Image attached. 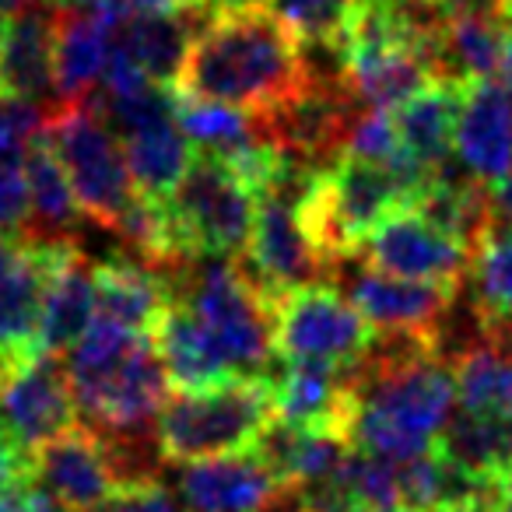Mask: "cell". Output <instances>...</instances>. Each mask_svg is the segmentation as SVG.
Returning <instances> with one entry per match:
<instances>
[{
	"label": "cell",
	"instance_id": "cell-1",
	"mask_svg": "<svg viewBox=\"0 0 512 512\" xmlns=\"http://www.w3.org/2000/svg\"><path fill=\"white\" fill-rule=\"evenodd\" d=\"M456 400L453 365L435 334L376 330L351 372L348 442L393 463L432 453Z\"/></svg>",
	"mask_w": 512,
	"mask_h": 512
},
{
	"label": "cell",
	"instance_id": "cell-2",
	"mask_svg": "<svg viewBox=\"0 0 512 512\" xmlns=\"http://www.w3.org/2000/svg\"><path fill=\"white\" fill-rule=\"evenodd\" d=\"M172 88L267 116L306 88L302 46L267 8L211 11Z\"/></svg>",
	"mask_w": 512,
	"mask_h": 512
},
{
	"label": "cell",
	"instance_id": "cell-3",
	"mask_svg": "<svg viewBox=\"0 0 512 512\" xmlns=\"http://www.w3.org/2000/svg\"><path fill=\"white\" fill-rule=\"evenodd\" d=\"M155 442L165 463L249 453L278 418L274 390L264 376L228 379L211 390L172 393L155 414Z\"/></svg>",
	"mask_w": 512,
	"mask_h": 512
},
{
	"label": "cell",
	"instance_id": "cell-4",
	"mask_svg": "<svg viewBox=\"0 0 512 512\" xmlns=\"http://www.w3.org/2000/svg\"><path fill=\"white\" fill-rule=\"evenodd\" d=\"M256 218V193L221 162L197 151L176 190L162 200L165 264L190 256L239 260L249 246Z\"/></svg>",
	"mask_w": 512,
	"mask_h": 512
},
{
	"label": "cell",
	"instance_id": "cell-5",
	"mask_svg": "<svg viewBox=\"0 0 512 512\" xmlns=\"http://www.w3.org/2000/svg\"><path fill=\"white\" fill-rule=\"evenodd\" d=\"M43 134L50 137L60 165L67 169L81 214L109 232H120L123 218L141 193L130 179L123 148L106 120L88 102H64L46 116Z\"/></svg>",
	"mask_w": 512,
	"mask_h": 512
},
{
	"label": "cell",
	"instance_id": "cell-6",
	"mask_svg": "<svg viewBox=\"0 0 512 512\" xmlns=\"http://www.w3.org/2000/svg\"><path fill=\"white\" fill-rule=\"evenodd\" d=\"M376 330L337 285H306L274 302V348L281 358L358 365Z\"/></svg>",
	"mask_w": 512,
	"mask_h": 512
},
{
	"label": "cell",
	"instance_id": "cell-7",
	"mask_svg": "<svg viewBox=\"0 0 512 512\" xmlns=\"http://www.w3.org/2000/svg\"><path fill=\"white\" fill-rule=\"evenodd\" d=\"M67 246L29 232L0 235V379L39 355L46 288Z\"/></svg>",
	"mask_w": 512,
	"mask_h": 512
},
{
	"label": "cell",
	"instance_id": "cell-8",
	"mask_svg": "<svg viewBox=\"0 0 512 512\" xmlns=\"http://www.w3.org/2000/svg\"><path fill=\"white\" fill-rule=\"evenodd\" d=\"M330 285H337L351 299V306L369 320L372 330H404V334H435L439 323L456 306V285L439 281L397 278L369 267L358 253L344 256L330 271Z\"/></svg>",
	"mask_w": 512,
	"mask_h": 512
},
{
	"label": "cell",
	"instance_id": "cell-9",
	"mask_svg": "<svg viewBox=\"0 0 512 512\" xmlns=\"http://www.w3.org/2000/svg\"><path fill=\"white\" fill-rule=\"evenodd\" d=\"M71 425H78V404L60 355L39 351L0 379V432L11 442L36 453Z\"/></svg>",
	"mask_w": 512,
	"mask_h": 512
},
{
	"label": "cell",
	"instance_id": "cell-10",
	"mask_svg": "<svg viewBox=\"0 0 512 512\" xmlns=\"http://www.w3.org/2000/svg\"><path fill=\"white\" fill-rule=\"evenodd\" d=\"M355 253L376 271L414 281H439V285L456 288H463L470 256L460 242H453L411 207H400L386 221H379Z\"/></svg>",
	"mask_w": 512,
	"mask_h": 512
},
{
	"label": "cell",
	"instance_id": "cell-11",
	"mask_svg": "<svg viewBox=\"0 0 512 512\" xmlns=\"http://www.w3.org/2000/svg\"><path fill=\"white\" fill-rule=\"evenodd\" d=\"M36 460V481L64 512H92L123 488V474L95 428L71 425L57 439L43 442L32 453Z\"/></svg>",
	"mask_w": 512,
	"mask_h": 512
},
{
	"label": "cell",
	"instance_id": "cell-12",
	"mask_svg": "<svg viewBox=\"0 0 512 512\" xmlns=\"http://www.w3.org/2000/svg\"><path fill=\"white\" fill-rule=\"evenodd\" d=\"M53 43H57V4L32 0L8 15L0 39V99L29 102L46 113L60 109L53 81Z\"/></svg>",
	"mask_w": 512,
	"mask_h": 512
},
{
	"label": "cell",
	"instance_id": "cell-13",
	"mask_svg": "<svg viewBox=\"0 0 512 512\" xmlns=\"http://www.w3.org/2000/svg\"><path fill=\"white\" fill-rule=\"evenodd\" d=\"M285 491L253 449L193 460L176 470V498L186 512H267Z\"/></svg>",
	"mask_w": 512,
	"mask_h": 512
},
{
	"label": "cell",
	"instance_id": "cell-14",
	"mask_svg": "<svg viewBox=\"0 0 512 512\" xmlns=\"http://www.w3.org/2000/svg\"><path fill=\"white\" fill-rule=\"evenodd\" d=\"M453 155L488 190L512 176V95L502 81L477 78L463 85Z\"/></svg>",
	"mask_w": 512,
	"mask_h": 512
},
{
	"label": "cell",
	"instance_id": "cell-15",
	"mask_svg": "<svg viewBox=\"0 0 512 512\" xmlns=\"http://www.w3.org/2000/svg\"><path fill=\"white\" fill-rule=\"evenodd\" d=\"M351 372H355V365L306 362V358L278 355L264 379L274 390V411H278V418L348 435Z\"/></svg>",
	"mask_w": 512,
	"mask_h": 512
},
{
	"label": "cell",
	"instance_id": "cell-16",
	"mask_svg": "<svg viewBox=\"0 0 512 512\" xmlns=\"http://www.w3.org/2000/svg\"><path fill=\"white\" fill-rule=\"evenodd\" d=\"M57 4V0H53ZM120 25L57 4V43H53V81L60 102H85L106 74L113 36Z\"/></svg>",
	"mask_w": 512,
	"mask_h": 512
},
{
	"label": "cell",
	"instance_id": "cell-17",
	"mask_svg": "<svg viewBox=\"0 0 512 512\" xmlns=\"http://www.w3.org/2000/svg\"><path fill=\"white\" fill-rule=\"evenodd\" d=\"M348 449H351V442H348V435H341V432L274 418L271 425L264 428V435L256 439L253 453L260 456V463H264L288 491H292V488H302V484L330 477L341 467Z\"/></svg>",
	"mask_w": 512,
	"mask_h": 512
},
{
	"label": "cell",
	"instance_id": "cell-18",
	"mask_svg": "<svg viewBox=\"0 0 512 512\" xmlns=\"http://www.w3.org/2000/svg\"><path fill=\"white\" fill-rule=\"evenodd\" d=\"M449 365L463 411L512 418V323L484 327Z\"/></svg>",
	"mask_w": 512,
	"mask_h": 512
},
{
	"label": "cell",
	"instance_id": "cell-19",
	"mask_svg": "<svg viewBox=\"0 0 512 512\" xmlns=\"http://www.w3.org/2000/svg\"><path fill=\"white\" fill-rule=\"evenodd\" d=\"M95 320V264L78 249H64L53 281L46 288L43 320H39V351L67 355Z\"/></svg>",
	"mask_w": 512,
	"mask_h": 512
},
{
	"label": "cell",
	"instance_id": "cell-20",
	"mask_svg": "<svg viewBox=\"0 0 512 512\" xmlns=\"http://www.w3.org/2000/svg\"><path fill=\"white\" fill-rule=\"evenodd\" d=\"M211 11L214 8L207 4L183 15H127L116 29L113 46L127 53L155 85H176L186 50Z\"/></svg>",
	"mask_w": 512,
	"mask_h": 512
},
{
	"label": "cell",
	"instance_id": "cell-21",
	"mask_svg": "<svg viewBox=\"0 0 512 512\" xmlns=\"http://www.w3.org/2000/svg\"><path fill=\"white\" fill-rule=\"evenodd\" d=\"M165 306L169 288L151 264H137L127 256L95 264V316H106L137 334H151Z\"/></svg>",
	"mask_w": 512,
	"mask_h": 512
},
{
	"label": "cell",
	"instance_id": "cell-22",
	"mask_svg": "<svg viewBox=\"0 0 512 512\" xmlns=\"http://www.w3.org/2000/svg\"><path fill=\"white\" fill-rule=\"evenodd\" d=\"M439 81L432 67L407 46L344 53V85L362 109H393L418 95L425 85Z\"/></svg>",
	"mask_w": 512,
	"mask_h": 512
},
{
	"label": "cell",
	"instance_id": "cell-23",
	"mask_svg": "<svg viewBox=\"0 0 512 512\" xmlns=\"http://www.w3.org/2000/svg\"><path fill=\"white\" fill-rule=\"evenodd\" d=\"M463 85L460 81H432L418 95L400 102L393 109L400 148L421 162L428 172L439 169L446 158H453V127L460 113Z\"/></svg>",
	"mask_w": 512,
	"mask_h": 512
},
{
	"label": "cell",
	"instance_id": "cell-24",
	"mask_svg": "<svg viewBox=\"0 0 512 512\" xmlns=\"http://www.w3.org/2000/svg\"><path fill=\"white\" fill-rule=\"evenodd\" d=\"M25 183H29V235L74 242L81 207L71 179H67V169L60 165L57 151L43 130L25 144Z\"/></svg>",
	"mask_w": 512,
	"mask_h": 512
},
{
	"label": "cell",
	"instance_id": "cell-25",
	"mask_svg": "<svg viewBox=\"0 0 512 512\" xmlns=\"http://www.w3.org/2000/svg\"><path fill=\"white\" fill-rule=\"evenodd\" d=\"M463 295L481 327H498L512 320V225L491 218L467 256Z\"/></svg>",
	"mask_w": 512,
	"mask_h": 512
},
{
	"label": "cell",
	"instance_id": "cell-26",
	"mask_svg": "<svg viewBox=\"0 0 512 512\" xmlns=\"http://www.w3.org/2000/svg\"><path fill=\"white\" fill-rule=\"evenodd\" d=\"M435 453L481 477H498L512 463V418L453 411L435 439Z\"/></svg>",
	"mask_w": 512,
	"mask_h": 512
},
{
	"label": "cell",
	"instance_id": "cell-27",
	"mask_svg": "<svg viewBox=\"0 0 512 512\" xmlns=\"http://www.w3.org/2000/svg\"><path fill=\"white\" fill-rule=\"evenodd\" d=\"M176 123L190 137L193 148L218 158H228L267 137L260 116L246 113L239 106H225V102L197 99V95L183 92H176Z\"/></svg>",
	"mask_w": 512,
	"mask_h": 512
},
{
	"label": "cell",
	"instance_id": "cell-28",
	"mask_svg": "<svg viewBox=\"0 0 512 512\" xmlns=\"http://www.w3.org/2000/svg\"><path fill=\"white\" fill-rule=\"evenodd\" d=\"M267 11L299 46H341L355 0H267Z\"/></svg>",
	"mask_w": 512,
	"mask_h": 512
},
{
	"label": "cell",
	"instance_id": "cell-29",
	"mask_svg": "<svg viewBox=\"0 0 512 512\" xmlns=\"http://www.w3.org/2000/svg\"><path fill=\"white\" fill-rule=\"evenodd\" d=\"M334 474H337V481H341L358 502L369 505L372 512H400V495H397L400 463L386 460V456H379V453H369V449L351 446Z\"/></svg>",
	"mask_w": 512,
	"mask_h": 512
},
{
	"label": "cell",
	"instance_id": "cell-30",
	"mask_svg": "<svg viewBox=\"0 0 512 512\" xmlns=\"http://www.w3.org/2000/svg\"><path fill=\"white\" fill-rule=\"evenodd\" d=\"M400 137L393 127V113L386 109H362V113L351 120L348 141H344V155L365 158V162L376 165H393L400 158Z\"/></svg>",
	"mask_w": 512,
	"mask_h": 512
},
{
	"label": "cell",
	"instance_id": "cell-31",
	"mask_svg": "<svg viewBox=\"0 0 512 512\" xmlns=\"http://www.w3.org/2000/svg\"><path fill=\"white\" fill-rule=\"evenodd\" d=\"M29 232V183L25 155L0 158V235Z\"/></svg>",
	"mask_w": 512,
	"mask_h": 512
},
{
	"label": "cell",
	"instance_id": "cell-32",
	"mask_svg": "<svg viewBox=\"0 0 512 512\" xmlns=\"http://www.w3.org/2000/svg\"><path fill=\"white\" fill-rule=\"evenodd\" d=\"M92 512H186V509L176 502L172 491H165L162 484L151 477V481H134V484L116 488L113 495Z\"/></svg>",
	"mask_w": 512,
	"mask_h": 512
},
{
	"label": "cell",
	"instance_id": "cell-33",
	"mask_svg": "<svg viewBox=\"0 0 512 512\" xmlns=\"http://www.w3.org/2000/svg\"><path fill=\"white\" fill-rule=\"evenodd\" d=\"M295 495V509L299 512H372L365 502H358L341 481L337 474L323 477V481L302 484V488H292Z\"/></svg>",
	"mask_w": 512,
	"mask_h": 512
},
{
	"label": "cell",
	"instance_id": "cell-34",
	"mask_svg": "<svg viewBox=\"0 0 512 512\" xmlns=\"http://www.w3.org/2000/svg\"><path fill=\"white\" fill-rule=\"evenodd\" d=\"M127 15H183L207 8V0H120Z\"/></svg>",
	"mask_w": 512,
	"mask_h": 512
},
{
	"label": "cell",
	"instance_id": "cell-35",
	"mask_svg": "<svg viewBox=\"0 0 512 512\" xmlns=\"http://www.w3.org/2000/svg\"><path fill=\"white\" fill-rule=\"evenodd\" d=\"M491 211H495V218L512 225V176L502 179L498 186H491Z\"/></svg>",
	"mask_w": 512,
	"mask_h": 512
},
{
	"label": "cell",
	"instance_id": "cell-36",
	"mask_svg": "<svg viewBox=\"0 0 512 512\" xmlns=\"http://www.w3.org/2000/svg\"><path fill=\"white\" fill-rule=\"evenodd\" d=\"M498 74H502V88L512 95V8H509V18H505V50H502V67H498Z\"/></svg>",
	"mask_w": 512,
	"mask_h": 512
},
{
	"label": "cell",
	"instance_id": "cell-37",
	"mask_svg": "<svg viewBox=\"0 0 512 512\" xmlns=\"http://www.w3.org/2000/svg\"><path fill=\"white\" fill-rule=\"evenodd\" d=\"M498 512H512V463L498 474Z\"/></svg>",
	"mask_w": 512,
	"mask_h": 512
},
{
	"label": "cell",
	"instance_id": "cell-38",
	"mask_svg": "<svg viewBox=\"0 0 512 512\" xmlns=\"http://www.w3.org/2000/svg\"><path fill=\"white\" fill-rule=\"evenodd\" d=\"M214 11H228V8H267V0H207Z\"/></svg>",
	"mask_w": 512,
	"mask_h": 512
},
{
	"label": "cell",
	"instance_id": "cell-39",
	"mask_svg": "<svg viewBox=\"0 0 512 512\" xmlns=\"http://www.w3.org/2000/svg\"><path fill=\"white\" fill-rule=\"evenodd\" d=\"M25 4H32V0H0V15H15Z\"/></svg>",
	"mask_w": 512,
	"mask_h": 512
},
{
	"label": "cell",
	"instance_id": "cell-40",
	"mask_svg": "<svg viewBox=\"0 0 512 512\" xmlns=\"http://www.w3.org/2000/svg\"><path fill=\"white\" fill-rule=\"evenodd\" d=\"M4 25H8V15H0V39H4Z\"/></svg>",
	"mask_w": 512,
	"mask_h": 512
},
{
	"label": "cell",
	"instance_id": "cell-41",
	"mask_svg": "<svg viewBox=\"0 0 512 512\" xmlns=\"http://www.w3.org/2000/svg\"><path fill=\"white\" fill-rule=\"evenodd\" d=\"M509 8H512V0H509Z\"/></svg>",
	"mask_w": 512,
	"mask_h": 512
}]
</instances>
